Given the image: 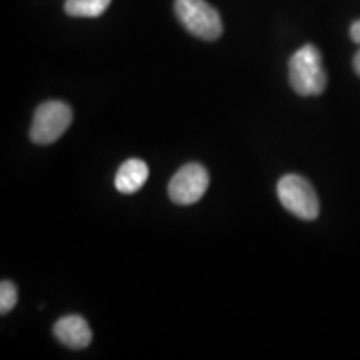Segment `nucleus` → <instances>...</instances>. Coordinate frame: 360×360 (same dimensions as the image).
<instances>
[{"instance_id":"obj_4","label":"nucleus","mask_w":360,"mask_h":360,"mask_svg":"<svg viewBox=\"0 0 360 360\" xmlns=\"http://www.w3.org/2000/svg\"><path fill=\"white\" fill-rule=\"evenodd\" d=\"M72 119H74V112L65 102L49 101L40 103L35 110L32 127H30V141L39 146L53 143L70 127Z\"/></svg>"},{"instance_id":"obj_6","label":"nucleus","mask_w":360,"mask_h":360,"mask_svg":"<svg viewBox=\"0 0 360 360\" xmlns=\"http://www.w3.org/2000/svg\"><path fill=\"white\" fill-rule=\"evenodd\" d=\"M53 335L58 342L75 350L85 349L92 340V330L87 321L80 315H65L58 319L53 326Z\"/></svg>"},{"instance_id":"obj_8","label":"nucleus","mask_w":360,"mask_h":360,"mask_svg":"<svg viewBox=\"0 0 360 360\" xmlns=\"http://www.w3.org/2000/svg\"><path fill=\"white\" fill-rule=\"evenodd\" d=\"M112 0H67L65 13L70 17H101L110 6Z\"/></svg>"},{"instance_id":"obj_11","label":"nucleus","mask_w":360,"mask_h":360,"mask_svg":"<svg viewBox=\"0 0 360 360\" xmlns=\"http://www.w3.org/2000/svg\"><path fill=\"white\" fill-rule=\"evenodd\" d=\"M354 70H355V74L360 75V51L355 53V57H354Z\"/></svg>"},{"instance_id":"obj_5","label":"nucleus","mask_w":360,"mask_h":360,"mask_svg":"<svg viewBox=\"0 0 360 360\" xmlns=\"http://www.w3.org/2000/svg\"><path fill=\"white\" fill-rule=\"evenodd\" d=\"M209 188V172L200 164H187L177 170L169 184V197L177 205L199 202Z\"/></svg>"},{"instance_id":"obj_1","label":"nucleus","mask_w":360,"mask_h":360,"mask_svg":"<svg viewBox=\"0 0 360 360\" xmlns=\"http://www.w3.org/2000/svg\"><path fill=\"white\" fill-rule=\"evenodd\" d=\"M289 80L299 96H321L327 87V72L322 56L314 45H304L289 60Z\"/></svg>"},{"instance_id":"obj_9","label":"nucleus","mask_w":360,"mask_h":360,"mask_svg":"<svg viewBox=\"0 0 360 360\" xmlns=\"http://www.w3.org/2000/svg\"><path fill=\"white\" fill-rule=\"evenodd\" d=\"M17 299V289L12 282L4 281L0 283V314H8L11 310L15 307Z\"/></svg>"},{"instance_id":"obj_10","label":"nucleus","mask_w":360,"mask_h":360,"mask_svg":"<svg viewBox=\"0 0 360 360\" xmlns=\"http://www.w3.org/2000/svg\"><path fill=\"white\" fill-rule=\"evenodd\" d=\"M350 37H352L355 44L360 45V20L354 22L352 27H350Z\"/></svg>"},{"instance_id":"obj_2","label":"nucleus","mask_w":360,"mask_h":360,"mask_svg":"<svg viewBox=\"0 0 360 360\" xmlns=\"http://www.w3.org/2000/svg\"><path fill=\"white\" fill-rule=\"evenodd\" d=\"M277 195L283 209L302 220H315L321 212V204L309 180L300 175H283L277 184Z\"/></svg>"},{"instance_id":"obj_3","label":"nucleus","mask_w":360,"mask_h":360,"mask_svg":"<svg viewBox=\"0 0 360 360\" xmlns=\"http://www.w3.org/2000/svg\"><path fill=\"white\" fill-rule=\"evenodd\" d=\"M177 19L195 37L217 40L222 35L220 13L205 0H175Z\"/></svg>"},{"instance_id":"obj_7","label":"nucleus","mask_w":360,"mask_h":360,"mask_svg":"<svg viewBox=\"0 0 360 360\" xmlns=\"http://www.w3.org/2000/svg\"><path fill=\"white\" fill-rule=\"evenodd\" d=\"M148 179V167L141 159L125 160L115 175V188L120 193H135L146 186Z\"/></svg>"}]
</instances>
